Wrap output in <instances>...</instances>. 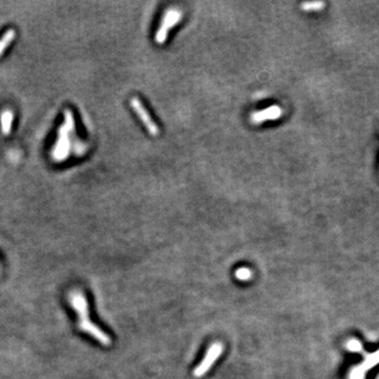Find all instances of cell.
Segmentation results:
<instances>
[{
	"instance_id": "1",
	"label": "cell",
	"mask_w": 379,
	"mask_h": 379,
	"mask_svg": "<svg viewBox=\"0 0 379 379\" xmlns=\"http://www.w3.org/2000/svg\"><path fill=\"white\" fill-rule=\"evenodd\" d=\"M70 304L78 315V327L83 331L93 337L94 339L101 344L109 346L112 344L111 337L98 327L96 326L90 318L88 303L84 294L80 291H72L69 296Z\"/></svg>"
},
{
	"instance_id": "11",
	"label": "cell",
	"mask_w": 379,
	"mask_h": 379,
	"mask_svg": "<svg viewBox=\"0 0 379 379\" xmlns=\"http://www.w3.org/2000/svg\"><path fill=\"white\" fill-rule=\"evenodd\" d=\"M348 348H349L350 350H352V351H358V350L360 349V344H359V342H357L356 340H352V341L349 342Z\"/></svg>"
},
{
	"instance_id": "3",
	"label": "cell",
	"mask_w": 379,
	"mask_h": 379,
	"mask_svg": "<svg viewBox=\"0 0 379 379\" xmlns=\"http://www.w3.org/2000/svg\"><path fill=\"white\" fill-rule=\"evenodd\" d=\"M223 352V345L220 342H214L210 345L204 359L200 361V364L193 371V375L196 378L204 377L211 369L216 360L218 359Z\"/></svg>"
},
{
	"instance_id": "9",
	"label": "cell",
	"mask_w": 379,
	"mask_h": 379,
	"mask_svg": "<svg viewBox=\"0 0 379 379\" xmlns=\"http://www.w3.org/2000/svg\"><path fill=\"white\" fill-rule=\"evenodd\" d=\"M326 3L325 2H319V1H314V2H303L300 7L302 11L305 12H319L324 10Z\"/></svg>"
},
{
	"instance_id": "2",
	"label": "cell",
	"mask_w": 379,
	"mask_h": 379,
	"mask_svg": "<svg viewBox=\"0 0 379 379\" xmlns=\"http://www.w3.org/2000/svg\"><path fill=\"white\" fill-rule=\"evenodd\" d=\"M74 117L70 110L64 112V124L59 127L58 137L53 148L52 156L56 161H62L69 155L70 133L74 131Z\"/></svg>"
},
{
	"instance_id": "6",
	"label": "cell",
	"mask_w": 379,
	"mask_h": 379,
	"mask_svg": "<svg viewBox=\"0 0 379 379\" xmlns=\"http://www.w3.org/2000/svg\"><path fill=\"white\" fill-rule=\"evenodd\" d=\"M131 104H132V107L134 108V110L136 111L137 114H138V116L140 117L141 122L144 124V126H147L149 132L152 133V134H157L158 133V128H157L156 125L153 123V120L150 118V116H149V114L147 113L146 109L142 107V104L140 103L139 99L133 98L132 101H131Z\"/></svg>"
},
{
	"instance_id": "5",
	"label": "cell",
	"mask_w": 379,
	"mask_h": 379,
	"mask_svg": "<svg viewBox=\"0 0 379 379\" xmlns=\"http://www.w3.org/2000/svg\"><path fill=\"white\" fill-rule=\"evenodd\" d=\"M282 115V111L279 107L273 106L270 108H267L263 111L256 112L255 114L252 115V122L256 125L262 124L268 120H276Z\"/></svg>"
},
{
	"instance_id": "8",
	"label": "cell",
	"mask_w": 379,
	"mask_h": 379,
	"mask_svg": "<svg viewBox=\"0 0 379 379\" xmlns=\"http://www.w3.org/2000/svg\"><path fill=\"white\" fill-rule=\"evenodd\" d=\"M15 36H16L15 30L9 29L3 34V36L0 38V56L4 53L6 47L13 42V40L15 39Z\"/></svg>"
},
{
	"instance_id": "4",
	"label": "cell",
	"mask_w": 379,
	"mask_h": 379,
	"mask_svg": "<svg viewBox=\"0 0 379 379\" xmlns=\"http://www.w3.org/2000/svg\"><path fill=\"white\" fill-rule=\"evenodd\" d=\"M181 19V13L179 11H168L165 15V19L163 21L161 28L157 32V42L158 43H163L167 37L168 32L170 31L175 23H178Z\"/></svg>"
},
{
	"instance_id": "7",
	"label": "cell",
	"mask_w": 379,
	"mask_h": 379,
	"mask_svg": "<svg viewBox=\"0 0 379 379\" xmlns=\"http://www.w3.org/2000/svg\"><path fill=\"white\" fill-rule=\"evenodd\" d=\"M13 120H14V114H13L12 111L5 110L1 113V116H0V122H1V132L3 135L7 136V135L11 134Z\"/></svg>"
},
{
	"instance_id": "10",
	"label": "cell",
	"mask_w": 379,
	"mask_h": 379,
	"mask_svg": "<svg viewBox=\"0 0 379 379\" xmlns=\"http://www.w3.org/2000/svg\"><path fill=\"white\" fill-rule=\"evenodd\" d=\"M252 275H253L252 271L248 268H239L235 272V277L239 281H249L252 278Z\"/></svg>"
}]
</instances>
